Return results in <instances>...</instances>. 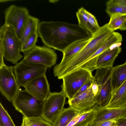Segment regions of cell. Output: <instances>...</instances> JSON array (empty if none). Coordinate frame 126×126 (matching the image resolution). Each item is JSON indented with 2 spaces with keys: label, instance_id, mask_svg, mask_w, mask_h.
Wrapping results in <instances>:
<instances>
[{
  "label": "cell",
  "instance_id": "obj_34",
  "mask_svg": "<svg viewBox=\"0 0 126 126\" xmlns=\"http://www.w3.org/2000/svg\"><path fill=\"white\" fill-rule=\"evenodd\" d=\"M116 123H114L112 125H111L110 126H115Z\"/></svg>",
  "mask_w": 126,
  "mask_h": 126
},
{
  "label": "cell",
  "instance_id": "obj_30",
  "mask_svg": "<svg viewBox=\"0 0 126 126\" xmlns=\"http://www.w3.org/2000/svg\"><path fill=\"white\" fill-rule=\"evenodd\" d=\"M115 126H126V117L117 119Z\"/></svg>",
  "mask_w": 126,
  "mask_h": 126
},
{
  "label": "cell",
  "instance_id": "obj_3",
  "mask_svg": "<svg viewBox=\"0 0 126 126\" xmlns=\"http://www.w3.org/2000/svg\"><path fill=\"white\" fill-rule=\"evenodd\" d=\"M22 46L21 40L13 26L4 24L0 27V46L3 49L6 60L16 63L23 57L20 53Z\"/></svg>",
  "mask_w": 126,
  "mask_h": 126
},
{
  "label": "cell",
  "instance_id": "obj_27",
  "mask_svg": "<svg viewBox=\"0 0 126 126\" xmlns=\"http://www.w3.org/2000/svg\"><path fill=\"white\" fill-rule=\"evenodd\" d=\"M0 126H16L8 112L0 103Z\"/></svg>",
  "mask_w": 126,
  "mask_h": 126
},
{
  "label": "cell",
  "instance_id": "obj_16",
  "mask_svg": "<svg viewBox=\"0 0 126 126\" xmlns=\"http://www.w3.org/2000/svg\"><path fill=\"white\" fill-rule=\"evenodd\" d=\"M90 39L77 41L68 47L63 52V56L61 62L54 67L53 70L59 69L64 66L81 50Z\"/></svg>",
  "mask_w": 126,
  "mask_h": 126
},
{
  "label": "cell",
  "instance_id": "obj_29",
  "mask_svg": "<svg viewBox=\"0 0 126 126\" xmlns=\"http://www.w3.org/2000/svg\"><path fill=\"white\" fill-rule=\"evenodd\" d=\"M117 120H113L98 123L91 126H110L116 123Z\"/></svg>",
  "mask_w": 126,
  "mask_h": 126
},
{
  "label": "cell",
  "instance_id": "obj_32",
  "mask_svg": "<svg viewBox=\"0 0 126 126\" xmlns=\"http://www.w3.org/2000/svg\"><path fill=\"white\" fill-rule=\"evenodd\" d=\"M119 29L121 30H126V21L124 23Z\"/></svg>",
  "mask_w": 126,
  "mask_h": 126
},
{
  "label": "cell",
  "instance_id": "obj_35",
  "mask_svg": "<svg viewBox=\"0 0 126 126\" xmlns=\"http://www.w3.org/2000/svg\"></svg>",
  "mask_w": 126,
  "mask_h": 126
},
{
  "label": "cell",
  "instance_id": "obj_4",
  "mask_svg": "<svg viewBox=\"0 0 126 126\" xmlns=\"http://www.w3.org/2000/svg\"><path fill=\"white\" fill-rule=\"evenodd\" d=\"M44 102L25 89H20L12 103L16 110L29 117L41 116Z\"/></svg>",
  "mask_w": 126,
  "mask_h": 126
},
{
  "label": "cell",
  "instance_id": "obj_22",
  "mask_svg": "<svg viewBox=\"0 0 126 126\" xmlns=\"http://www.w3.org/2000/svg\"><path fill=\"white\" fill-rule=\"evenodd\" d=\"M108 28L112 32L120 29L126 21V13L116 14L110 16Z\"/></svg>",
  "mask_w": 126,
  "mask_h": 126
},
{
  "label": "cell",
  "instance_id": "obj_28",
  "mask_svg": "<svg viewBox=\"0 0 126 126\" xmlns=\"http://www.w3.org/2000/svg\"><path fill=\"white\" fill-rule=\"evenodd\" d=\"M94 78V76L89 79L85 83L77 93L74 97L78 96L87 90L93 82Z\"/></svg>",
  "mask_w": 126,
  "mask_h": 126
},
{
  "label": "cell",
  "instance_id": "obj_8",
  "mask_svg": "<svg viewBox=\"0 0 126 126\" xmlns=\"http://www.w3.org/2000/svg\"><path fill=\"white\" fill-rule=\"evenodd\" d=\"M66 97L62 90L50 92L44 102L41 117L53 125L64 109Z\"/></svg>",
  "mask_w": 126,
  "mask_h": 126
},
{
  "label": "cell",
  "instance_id": "obj_18",
  "mask_svg": "<svg viewBox=\"0 0 126 126\" xmlns=\"http://www.w3.org/2000/svg\"><path fill=\"white\" fill-rule=\"evenodd\" d=\"M126 80V60L123 64L113 67L111 75L112 92L115 90Z\"/></svg>",
  "mask_w": 126,
  "mask_h": 126
},
{
  "label": "cell",
  "instance_id": "obj_7",
  "mask_svg": "<svg viewBox=\"0 0 126 126\" xmlns=\"http://www.w3.org/2000/svg\"><path fill=\"white\" fill-rule=\"evenodd\" d=\"M113 67L97 69L94 80L97 84L99 94L96 104L102 107H106L111 99L112 89L111 75Z\"/></svg>",
  "mask_w": 126,
  "mask_h": 126
},
{
  "label": "cell",
  "instance_id": "obj_19",
  "mask_svg": "<svg viewBox=\"0 0 126 126\" xmlns=\"http://www.w3.org/2000/svg\"><path fill=\"white\" fill-rule=\"evenodd\" d=\"M39 22L38 18L30 15L20 38L22 45L28 37L33 33L37 32Z\"/></svg>",
  "mask_w": 126,
  "mask_h": 126
},
{
  "label": "cell",
  "instance_id": "obj_15",
  "mask_svg": "<svg viewBox=\"0 0 126 126\" xmlns=\"http://www.w3.org/2000/svg\"><path fill=\"white\" fill-rule=\"evenodd\" d=\"M121 45L109 48L98 55L95 62V69L112 67L115 59L121 51Z\"/></svg>",
  "mask_w": 126,
  "mask_h": 126
},
{
  "label": "cell",
  "instance_id": "obj_12",
  "mask_svg": "<svg viewBox=\"0 0 126 126\" xmlns=\"http://www.w3.org/2000/svg\"><path fill=\"white\" fill-rule=\"evenodd\" d=\"M99 94L98 86L93 80L87 90L78 96L68 100V103L70 106L80 111L90 110L96 104Z\"/></svg>",
  "mask_w": 126,
  "mask_h": 126
},
{
  "label": "cell",
  "instance_id": "obj_9",
  "mask_svg": "<svg viewBox=\"0 0 126 126\" xmlns=\"http://www.w3.org/2000/svg\"><path fill=\"white\" fill-rule=\"evenodd\" d=\"M13 71V66L5 64L0 67V92L6 99L11 102L20 89Z\"/></svg>",
  "mask_w": 126,
  "mask_h": 126
},
{
  "label": "cell",
  "instance_id": "obj_1",
  "mask_svg": "<svg viewBox=\"0 0 126 126\" xmlns=\"http://www.w3.org/2000/svg\"><path fill=\"white\" fill-rule=\"evenodd\" d=\"M37 32L45 46L63 53L73 43L89 39L92 35L78 24L59 21H42Z\"/></svg>",
  "mask_w": 126,
  "mask_h": 126
},
{
  "label": "cell",
  "instance_id": "obj_23",
  "mask_svg": "<svg viewBox=\"0 0 126 126\" xmlns=\"http://www.w3.org/2000/svg\"><path fill=\"white\" fill-rule=\"evenodd\" d=\"M21 126H53L41 116L26 117L23 116Z\"/></svg>",
  "mask_w": 126,
  "mask_h": 126
},
{
  "label": "cell",
  "instance_id": "obj_31",
  "mask_svg": "<svg viewBox=\"0 0 126 126\" xmlns=\"http://www.w3.org/2000/svg\"><path fill=\"white\" fill-rule=\"evenodd\" d=\"M115 3L118 5L126 7V0H114Z\"/></svg>",
  "mask_w": 126,
  "mask_h": 126
},
{
  "label": "cell",
  "instance_id": "obj_10",
  "mask_svg": "<svg viewBox=\"0 0 126 126\" xmlns=\"http://www.w3.org/2000/svg\"><path fill=\"white\" fill-rule=\"evenodd\" d=\"M23 53V59L33 63L44 65L48 68L55 64L57 59L55 51L46 46H36Z\"/></svg>",
  "mask_w": 126,
  "mask_h": 126
},
{
  "label": "cell",
  "instance_id": "obj_33",
  "mask_svg": "<svg viewBox=\"0 0 126 126\" xmlns=\"http://www.w3.org/2000/svg\"><path fill=\"white\" fill-rule=\"evenodd\" d=\"M56 1H57V0H49V1L51 3H55Z\"/></svg>",
  "mask_w": 126,
  "mask_h": 126
},
{
  "label": "cell",
  "instance_id": "obj_20",
  "mask_svg": "<svg viewBox=\"0 0 126 126\" xmlns=\"http://www.w3.org/2000/svg\"><path fill=\"white\" fill-rule=\"evenodd\" d=\"M80 111L70 106L67 108H64L53 126H67Z\"/></svg>",
  "mask_w": 126,
  "mask_h": 126
},
{
  "label": "cell",
  "instance_id": "obj_5",
  "mask_svg": "<svg viewBox=\"0 0 126 126\" xmlns=\"http://www.w3.org/2000/svg\"><path fill=\"white\" fill-rule=\"evenodd\" d=\"M91 71L80 68L63 76V83L61 87L64 94L68 100L74 98L85 83L93 77Z\"/></svg>",
  "mask_w": 126,
  "mask_h": 126
},
{
  "label": "cell",
  "instance_id": "obj_2",
  "mask_svg": "<svg viewBox=\"0 0 126 126\" xmlns=\"http://www.w3.org/2000/svg\"><path fill=\"white\" fill-rule=\"evenodd\" d=\"M106 23L93 34L87 44L74 57L64 66L53 70L55 77L60 79L63 76L80 68L84 63L105 42L114 32L109 30Z\"/></svg>",
  "mask_w": 126,
  "mask_h": 126
},
{
  "label": "cell",
  "instance_id": "obj_21",
  "mask_svg": "<svg viewBox=\"0 0 126 126\" xmlns=\"http://www.w3.org/2000/svg\"><path fill=\"white\" fill-rule=\"evenodd\" d=\"M88 12L84 8L82 7L77 12L76 15L79 26L92 35V30Z\"/></svg>",
  "mask_w": 126,
  "mask_h": 126
},
{
  "label": "cell",
  "instance_id": "obj_17",
  "mask_svg": "<svg viewBox=\"0 0 126 126\" xmlns=\"http://www.w3.org/2000/svg\"><path fill=\"white\" fill-rule=\"evenodd\" d=\"M126 106V80L112 92L110 101L106 107L118 108Z\"/></svg>",
  "mask_w": 126,
  "mask_h": 126
},
{
  "label": "cell",
  "instance_id": "obj_6",
  "mask_svg": "<svg viewBox=\"0 0 126 126\" xmlns=\"http://www.w3.org/2000/svg\"><path fill=\"white\" fill-rule=\"evenodd\" d=\"M48 68L42 65L33 63L23 59L13 66L17 81L24 87L28 83L46 74Z\"/></svg>",
  "mask_w": 126,
  "mask_h": 126
},
{
  "label": "cell",
  "instance_id": "obj_14",
  "mask_svg": "<svg viewBox=\"0 0 126 126\" xmlns=\"http://www.w3.org/2000/svg\"><path fill=\"white\" fill-rule=\"evenodd\" d=\"M92 108L96 111V113L89 126L99 123L126 117V106L109 108L101 107L96 104Z\"/></svg>",
  "mask_w": 126,
  "mask_h": 126
},
{
  "label": "cell",
  "instance_id": "obj_26",
  "mask_svg": "<svg viewBox=\"0 0 126 126\" xmlns=\"http://www.w3.org/2000/svg\"><path fill=\"white\" fill-rule=\"evenodd\" d=\"M39 36V35L38 32L30 36L22 45L20 52L24 53L35 47L36 46V43L38 41V38Z\"/></svg>",
  "mask_w": 126,
  "mask_h": 126
},
{
  "label": "cell",
  "instance_id": "obj_25",
  "mask_svg": "<svg viewBox=\"0 0 126 126\" xmlns=\"http://www.w3.org/2000/svg\"><path fill=\"white\" fill-rule=\"evenodd\" d=\"M106 12L110 16L116 14L126 13V7H124L117 5L114 0L107 1L106 3Z\"/></svg>",
  "mask_w": 126,
  "mask_h": 126
},
{
  "label": "cell",
  "instance_id": "obj_13",
  "mask_svg": "<svg viewBox=\"0 0 126 126\" xmlns=\"http://www.w3.org/2000/svg\"><path fill=\"white\" fill-rule=\"evenodd\" d=\"M24 87L30 93L44 102L50 93V85L46 74L30 81Z\"/></svg>",
  "mask_w": 126,
  "mask_h": 126
},
{
  "label": "cell",
  "instance_id": "obj_24",
  "mask_svg": "<svg viewBox=\"0 0 126 126\" xmlns=\"http://www.w3.org/2000/svg\"><path fill=\"white\" fill-rule=\"evenodd\" d=\"M96 113V111L92 108L87 110L73 126H89Z\"/></svg>",
  "mask_w": 126,
  "mask_h": 126
},
{
  "label": "cell",
  "instance_id": "obj_11",
  "mask_svg": "<svg viewBox=\"0 0 126 126\" xmlns=\"http://www.w3.org/2000/svg\"><path fill=\"white\" fill-rule=\"evenodd\" d=\"M4 24L13 26L20 39L23 30L30 15L28 10L24 7L10 5L4 10Z\"/></svg>",
  "mask_w": 126,
  "mask_h": 126
}]
</instances>
